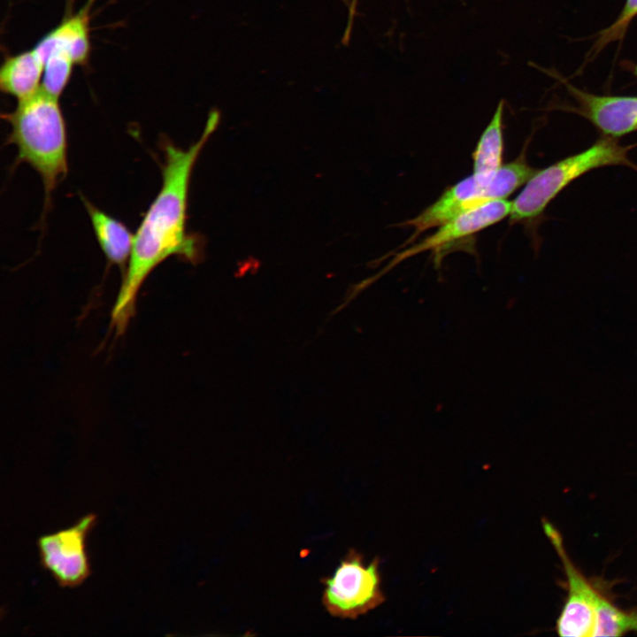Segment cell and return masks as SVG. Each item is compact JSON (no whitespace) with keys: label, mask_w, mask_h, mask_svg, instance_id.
Instances as JSON below:
<instances>
[{"label":"cell","mask_w":637,"mask_h":637,"mask_svg":"<svg viewBox=\"0 0 637 637\" xmlns=\"http://www.w3.org/2000/svg\"><path fill=\"white\" fill-rule=\"evenodd\" d=\"M219 122L212 111L199 139L188 149L162 142L161 188L134 234L132 251L122 276L111 314V328L116 336L125 333L134 316L137 295L151 272L170 257L196 264L202 257L201 241L186 230L188 187L194 165L203 146Z\"/></svg>","instance_id":"6da1fadb"},{"label":"cell","mask_w":637,"mask_h":637,"mask_svg":"<svg viewBox=\"0 0 637 637\" xmlns=\"http://www.w3.org/2000/svg\"><path fill=\"white\" fill-rule=\"evenodd\" d=\"M631 148L611 137H603L588 149L538 170L510 202V219L518 222L537 219L566 186L595 168L620 165L637 169L627 156Z\"/></svg>","instance_id":"3957f363"},{"label":"cell","mask_w":637,"mask_h":637,"mask_svg":"<svg viewBox=\"0 0 637 637\" xmlns=\"http://www.w3.org/2000/svg\"><path fill=\"white\" fill-rule=\"evenodd\" d=\"M89 216L95 235L109 263L124 275L132 251L134 234L127 226L81 196Z\"/></svg>","instance_id":"8fae6325"},{"label":"cell","mask_w":637,"mask_h":637,"mask_svg":"<svg viewBox=\"0 0 637 637\" xmlns=\"http://www.w3.org/2000/svg\"><path fill=\"white\" fill-rule=\"evenodd\" d=\"M503 104L504 102L501 100L478 141L472 154L474 174L490 175L503 165Z\"/></svg>","instance_id":"4fadbf2b"},{"label":"cell","mask_w":637,"mask_h":637,"mask_svg":"<svg viewBox=\"0 0 637 637\" xmlns=\"http://www.w3.org/2000/svg\"><path fill=\"white\" fill-rule=\"evenodd\" d=\"M96 520V515L88 513L72 526L43 534L37 539L41 565L51 574L59 587H78L90 574L86 538Z\"/></svg>","instance_id":"52a82bcc"},{"label":"cell","mask_w":637,"mask_h":637,"mask_svg":"<svg viewBox=\"0 0 637 637\" xmlns=\"http://www.w3.org/2000/svg\"><path fill=\"white\" fill-rule=\"evenodd\" d=\"M42 74L43 61L33 48L7 55L0 67V88L20 101L41 88Z\"/></svg>","instance_id":"7c38bea8"},{"label":"cell","mask_w":637,"mask_h":637,"mask_svg":"<svg viewBox=\"0 0 637 637\" xmlns=\"http://www.w3.org/2000/svg\"><path fill=\"white\" fill-rule=\"evenodd\" d=\"M627 633H637V607L622 609L602 593L595 609L593 636H622Z\"/></svg>","instance_id":"5bb4252c"},{"label":"cell","mask_w":637,"mask_h":637,"mask_svg":"<svg viewBox=\"0 0 637 637\" xmlns=\"http://www.w3.org/2000/svg\"><path fill=\"white\" fill-rule=\"evenodd\" d=\"M541 523L544 533L562 563L566 579L567 595L556 620V633L564 637H593L595 609L602 592L572 562L558 529L546 518H542Z\"/></svg>","instance_id":"8992f818"},{"label":"cell","mask_w":637,"mask_h":637,"mask_svg":"<svg viewBox=\"0 0 637 637\" xmlns=\"http://www.w3.org/2000/svg\"><path fill=\"white\" fill-rule=\"evenodd\" d=\"M636 16L637 0H626L622 12L619 13L616 20L610 26L600 32L592 51L594 53L598 52L607 44L621 39L624 36L629 24Z\"/></svg>","instance_id":"2e32d148"},{"label":"cell","mask_w":637,"mask_h":637,"mask_svg":"<svg viewBox=\"0 0 637 637\" xmlns=\"http://www.w3.org/2000/svg\"><path fill=\"white\" fill-rule=\"evenodd\" d=\"M523 157L503 165L490 175H472L446 189L431 205L404 225L414 228L413 234L403 245L406 247L418 234L440 226L479 206L495 200H504L526 183L535 173Z\"/></svg>","instance_id":"277c9868"},{"label":"cell","mask_w":637,"mask_h":637,"mask_svg":"<svg viewBox=\"0 0 637 637\" xmlns=\"http://www.w3.org/2000/svg\"><path fill=\"white\" fill-rule=\"evenodd\" d=\"M356 3H357V0H354L353 5H352L351 11H350V14H351L352 16H354V13H355V9H354V8H356Z\"/></svg>","instance_id":"e0dca14e"},{"label":"cell","mask_w":637,"mask_h":637,"mask_svg":"<svg viewBox=\"0 0 637 637\" xmlns=\"http://www.w3.org/2000/svg\"><path fill=\"white\" fill-rule=\"evenodd\" d=\"M2 118L11 126L7 143L18 150L16 163L29 165L41 176L47 207L68 171L66 127L58 98L41 88Z\"/></svg>","instance_id":"7a4b0ae2"},{"label":"cell","mask_w":637,"mask_h":637,"mask_svg":"<svg viewBox=\"0 0 637 637\" xmlns=\"http://www.w3.org/2000/svg\"><path fill=\"white\" fill-rule=\"evenodd\" d=\"M580 114L604 134L618 137L637 130V96H599L567 84Z\"/></svg>","instance_id":"9c48e42d"},{"label":"cell","mask_w":637,"mask_h":637,"mask_svg":"<svg viewBox=\"0 0 637 637\" xmlns=\"http://www.w3.org/2000/svg\"><path fill=\"white\" fill-rule=\"evenodd\" d=\"M94 0H88L78 12L65 18L44 35L34 46L43 61L53 50L68 55L76 65H85L90 56V9Z\"/></svg>","instance_id":"30bf717a"},{"label":"cell","mask_w":637,"mask_h":637,"mask_svg":"<svg viewBox=\"0 0 637 637\" xmlns=\"http://www.w3.org/2000/svg\"><path fill=\"white\" fill-rule=\"evenodd\" d=\"M380 559L365 564L364 556L349 549L333 575L320 579L322 604L333 617L356 619L385 602Z\"/></svg>","instance_id":"5b68a950"},{"label":"cell","mask_w":637,"mask_h":637,"mask_svg":"<svg viewBox=\"0 0 637 637\" xmlns=\"http://www.w3.org/2000/svg\"><path fill=\"white\" fill-rule=\"evenodd\" d=\"M511 203L495 200L467 211L440 226V228L423 241L395 254L386 269L399 262L427 250L439 251L445 246L467 238L510 216Z\"/></svg>","instance_id":"ba28073f"},{"label":"cell","mask_w":637,"mask_h":637,"mask_svg":"<svg viewBox=\"0 0 637 637\" xmlns=\"http://www.w3.org/2000/svg\"><path fill=\"white\" fill-rule=\"evenodd\" d=\"M76 65L64 52L53 50L43 60L41 88L49 95L59 98L68 85Z\"/></svg>","instance_id":"9a60e30c"},{"label":"cell","mask_w":637,"mask_h":637,"mask_svg":"<svg viewBox=\"0 0 637 637\" xmlns=\"http://www.w3.org/2000/svg\"><path fill=\"white\" fill-rule=\"evenodd\" d=\"M634 74L637 76V65L633 69Z\"/></svg>","instance_id":"ac0fdd59"}]
</instances>
